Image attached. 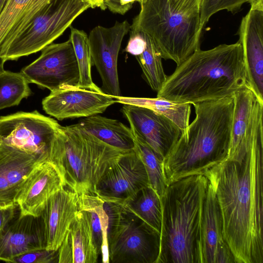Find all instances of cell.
<instances>
[{"instance_id":"obj_18","label":"cell","mask_w":263,"mask_h":263,"mask_svg":"<svg viewBox=\"0 0 263 263\" xmlns=\"http://www.w3.org/2000/svg\"><path fill=\"white\" fill-rule=\"evenodd\" d=\"M208 180L201 228L202 263H236L223 236L222 215L214 186Z\"/></svg>"},{"instance_id":"obj_2","label":"cell","mask_w":263,"mask_h":263,"mask_svg":"<svg viewBox=\"0 0 263 263\" xmlns=\"http://www.w3.org/2000/svg\"><path fill=\"white\" fill-rule=\"evenodd\" d=\"M193 105L194 120L182 132L163 160L167 186L187 176L205 175L228 156L233 96Z\"/></svg>"},{"instance_id":"obj_24","label":"cell","mask_w":263,"mask_h":263,"mask_svg":"<svg viewBox=\"0 0 263 263\" xmlns=\"http://www.w3.org/2000/svg\"><path fill=\"white\" fill-rule=\"evenodd\" d=\"M233 98L231 139L227 158L245 150L253 108L257 99L248 87L236 92Z\"/></svg>"},{"instance_id":"obj_25","label":"cell","mask_w":263,"mask_h":263,"mask_svg":"<svg viewBox=\"0 0 263 263\" xmlns=\"http://www.w3.org/2000/svg\"><path fill=\"white\" fill-rule=\"evenodd\" d=\"M104 201L97 195H78V209L84 211L90 224L93 239L102 262L109 263L107 234L108 216L104 206Z\"/></svg>"},{"instance_id":"obj_31","label":"cell","mask_w":263,"mask_h":263,"mask_svg":"<svg viewBox=\"0 0 263 263\" xmlns=\"http://www.w3.org/2000/svg\"><path fill=\"white\" fill-rule=\"evenodd\" d=\"M29 82L21 73L0 72V110L17 105L31 94Z\"/></svg>"},{"instance_id":"obj_30","label":"cell","mask_w":263,"mask_h":263,"mask_svg":"<svg viewBox=\"0 0 263 263\" xmlns=\"http://www.w3.org/2000/svg\"><path fill=\"white\" fill-rule=\"evenodd\" d=\"M134 136V149L144 166L149 185L161 198L167 187L162 168L163 160L143 140L135 135Z\"/></svg>"},{"instance_id":"obj_41","label":"cell","mask_w":263,"mask_h":263,"mask_svg":"<svg viewBox=\"0 0 263 263\" xmlns=\"http://www.w3.org/2000/svg\"><path fill=\"white\" fill-rule=\"evenodd\" d=\"M7 2V0H0V15L1 14Z\"/></svg>"},{"instance_id":"obj_8","label":"cell","mask_w":263,"mask_h":263,"mask_svg":"<svg viewBox=\"0 0 263 263\" xmlns=\"http://www.w3.org/2000/svg\"><path fill=\"white\" fill-rule=\"evenodd\" d=\"M89 8L85 0H50L1 53L2 63L41 51L61 36L79 15Z\"/></svg>"},{"instance_id":"obj_39","label":"cell","mask_w":263,"mask_h":263,"mask_svg":"<svg viewBox=\"0 0 263 263\" xmlns=\"http://www.w3.org/2000/svg\"><path fill=\"white\" fill-rule=\"evenodd\" d=\"M89 4L91 8L99 7L102 10H105L107 8L104 4V0H85Z\"/></svg>"},{"instance_id":"obj_14","label":"cell","mask_w":263,"mask_h":263,"mask_svg":"<svg viewBox=\"0 0 263 263\" xmlns=\"http://www.w3.org/2000/svg\"><path fill=\"white\" fill-rule=\"evenodd\" d=\"M122 111L133 135L146 143L162 160L182 134L172 121L150 109L123 104Z\"/></svg>"},{"instance_id":"obj_7","label":"cell","mask_w":263,"mask_h":263,"mask_svg":"<svg viewBox=\"0 0 263 263\" xmlns=\"http://www.w3.org/2000/svg\"><path fill=\"white\" fill-rule=\"evenodd\" d=\"M109 262L156 263L160 233L123 205L104 201Z\"/></svg>"},{"instance_id":"obj_37","label":"cell","mask_w":263,"mask_h":263,"mask_svg":"<svg viewBox=\"0 0 263 263\" xmlns=\"http://www.w3.org/2000/svg\"><path fill=\"white\" fill-rule=\"evenodd\" d=\"M146 0H120V14H124L132 8L133 4L135 2H138L140 6H142Z\"/></svg>"},{"instance_id":"obj_11","label":"cell","mask_w":263,"mask_h":263,"mask_svg":"<svg viewBox=\"0 0 263 263\" xmlns=\"http://www.w3.org/2000/svg\"><path fill=\"white\" fill-rule=\"evenodd\" d=\"M130 30L127 21H116L111 27H95L88 36L92 63L102 80L101 89L115 99L121 96L117 68L118 54L123 39Z\"/></svg>"},{"instance_id":"obj_17","label":"cell","mask_w":263,"mask_h":263,"mask_svg":"<svg viewBox=\"0 0 263 263\" xmlns=\"http://www.w3.org/2000/svg\"><path fill=\"white\" fill-rule=\"evenodd\" d=\"M18 211L0 233V261L9 262L27 252L46 249L41 217L23 215Z\"/></svg>"},{"instance_id":"obj_1","label":"cell","mask_w":263,"mask_h":263,"mask_svg":"<svg viewBox=\"0 0 263 263\" xmlns=\"http://www.w3.org/2000/svg\"><path fill=\"white\" fill-rule=\"evenodd\" d=\"M262 113L253 111L246 150L204 175L214 186L236 263H263Z\"/></svg>"},{"instance_id":"obj_16","label":"cell","mask_w":263,"mask_h":263,"mask_svg":"<svg viewBox=\"0 0 263 263\" xmlns=\"http://www.w3.org/2000/svg\"><path fill=\"white\" fill-rule=\"evenodd\" d=\"M237 34L248 86L263 103V11L250 9L242 18Z\"/></svg>"},{"instance_id":"obj_19","label":"cell","mask_w":263,"mask_h":263,"mask_svg":"<svg viewBox=\"0 0 263 263\" xmlns=\"http://www.w3.org/2000/svg\"><path fill=\"white\" fill-rule=\"evenodd\" d=\"M65 186L57 166L45 161L34 169L20 192L16 201L23 215L40 216L50 197Z\"/></svg>"},{"instance_id":"obj_38","label":"cell","mask_w":263,"mask_h":263,"mask_svg":"<svg viewBox=\"0 0 263 263\" xmlns=\"http://www.w3.org/2000/svg\"><path fill=\"white\" fill-rule=\"evenodd\" d=\"M104 4L112 13L120 14V0H104Z\"/></svg>"},{"instance_id":"obj_22","label":"cell","mask_w":263,"mask_h":263,"mask_svg":"<svg viewBox=\"0 0 263 263\" xmlns=\"http://www.w3.org/2000/svg\"><path fill=\"white\" fill-rule=\"evenodd\" d=\"M50 0H7L0 15V54ZM4 70L0 59V72Z\"/></svg>"},{"instance_id":"obj_29","label":"cell","mask_w":263,"mask_h":263,"mask_svg":"<svg viewBox=\"0 0 263 263\" xmlns=\"http://www.w3.org/2000/svg\"><path fill=\"white\" fill-rule=\"evenodd\" d=\"M69 40L72 44L79 66L80 81L78 87L101 90V88L93 83L91 77L92 63L87 34L83 30L71 27Z\"/></svg>"},{"instance_id":"obj_4","label":"cell","mask_w":263,"mask_h":263,"mask_svg":"<svg viewBox=\"0 0 263 263\" xmlns=\"http://www.w3.org/2000/svg\"><path fill=\"white\" fill-rule=\"evenodd\" d=\"M203 175L168 185L161 197L160 252L156 263H202L201 228L208 184Z\"/></svg>"},{"instance_id":"obj_9","label":"cell","mask_w":263,"mask_h":263,"mask_svg":"<svg viewBox=\"0 0 263 263\" xmlns=\"http://www.w3.org/2000/svg\"><path fill=\"white\" fill-rule=\"evenodd\" d=\"M61 125L37 111L0 117V142L49 160Z\"/></svg>"},{"instance_id":"obj_28","label":"cell","mask_w":263,"mask_h":263,"mask_svg":"<svg viewBox=\"0 0 263 263\" xmlns=\"http://www.w3.org/2000/svg\"><path fill=\"white\" fill-rule=\"evenodd\" d=\"M144 33L146 41V47L140 55L136 57L147 84L153 90L157 92L162 87L167 76L163 67L160 52L152 39Z\"/></svg>"},{"instance_id":"obj_20","label":"cell","mask_w":263,"mask_h":263,"mask_svg":"<svg viewBox=\"0 0 263 263\" xmlns=\"http://www.w3.org/2000/svg\"><path fill=\"white\" fill-rule=\"evenodd\" d=\"M78 195L64 186L47 200L40 216L43 222L46 249L58 250L79 211Z\"/></svg>"},{"instance_id":"obj_35","label":"cell","mask_w":263,"mask_h":263,"mask_svg":"<svg viewBox=\"0 0 263 263\" xmlns=\"http://www.w3.org/2000/svg\"><path fill=\"white\" fill-rule=\"evenodd\" d=\"M174 10L180 12H200L203 0H168Z\"/></svg>"},{"instance_id":"obj_32","label":"cell","mask_w":263,"mask_h":263,"mask_svg":"<svg viewBox=\"0 0 263 263\" xmlns=\"http://www.w3.org/2000/svg\"><path fill=\"white\" fill-rule=\"evenodd\" d=\"M248 2L249 0H203L200 12L202 26L204 27L210 17L216 13L226 10L234 14Z\"/></svg>"},{"instance_id":"obj_33","label":"cell","mask_w":263,"mask_h":263,"mask_svg":"<svg viewBox=\"0 0 263 263\" xmlns=\"http://www.w3.org/2000/svg\"><path fill=\"white\" fill-rule=\"evenodd\" d=\"M58 250L42 249L33 250L13 258L9 262L58 263Z\"/></svg>"},{"instance_id":"obj_27","label":"cell","mask_w":263,"mask_h":263,"mask_svg":"<svg viewBox=\"0 0 263 263\" xmlns=\"http://www.w3.org/2000/svg\"><path fill=\"white\" fill-rule=\"evenodd\" d=\"M120 204L132 211L160 233L162 221L161 199L149 185L144 187L133 197Z\"/></svg>"},{"instance_id":"obj_40","label":"cell","mask_w":263,"mask_h":263,"mask_svg":"<svg viewBox=\"0 0 263 263\" xmlns=\"http://www.w3.org/2000/svg\"><path fill=\"white\" fill-rule=\"evenodd\" d=\"M250 9L263 11V0H249Z\"/></svg>"},{"instance_id":"obj_13","label":"cell","mask_w":263,"mask_h":263,"mask_svg":"<svg viewBox=\"0 0 263 263\" xmlns=\"http://www.w3.org/2000/svg\"><path fill=\"white\" fill-rule=\"evenodd\" d=\"M116 103L102 89L70 87L51 91L42 101L44 110L59 120L88 117L104 112Z\"/></svg>"},{"instance_id":"obj_5","label":"cell","mask_w":263,"mask_h":263,"mask_svg":"<svg viewBox=\"0 0 263 263\" xmlns=\"http://www.w3.org/2000/svg\"><path fill=\"white\" fill-rule=\"evenodd\" d=\"M127 152L104 143L76 124L61 126L49 160L66 187L78 195H96L100 179Z\"/></svg>"},{"instance_id":"obj_15","label":"cell","mask_w":263,"mask_h":263,"mask_svg":"<svg viewBox=\"0 0 263 263\" xmlns=\"http://www.w3.org/2000/svg\"><path fill=\"white\" fill-rule=\"evenodd\" d=\"M46 158L0 142V209L17 205V197L28 178Z\"/></svg>"},{"instance_id":"obj_34","label":"cell","mask_w":263,"mask_h":263,"mask_svg":"<svg viewBox=\"0 0 263 263\" xmlns=\"http://www.w3.org/2000/svg\"><path fill=\"white\" fill-rule=\"evenodd\" d=\"M130 36L124 51L136 57L140 55L146 47L144 33L130 30Z\"/></svg>"},{"instance_id":"obj_12","label":"cell","mask_w":263,"mask_h":263,"mask_svg":"<svg viewBox=\"0 0 263 263\" xmlns=\"http://www.w3.org/2000/svg\"><path fill=\"white\" fill-rule=\"evenodd\" d=\"M148 185L144 166L133 149L107 170L97 184L96 195L104 201L122 204Z\"/></svg>"},{"instance_id":"obj_3","label":"cell","mask_w":263,"mask_h":263,"mask_svg":"<svg viewBox=\"0 0 263 263\" xmlns=\"http://www.w3.org/2000/svg\"><path fill=\"white\" fill-rule=\"evenodd\" d=\"M248 87L238 41L195 51L167 76L157 97L191 104L232 96Z\"/></svg>"},{"instance_id":"obj_23","label":"cell","mask_w":263,"mask_h":263,"mask_svg":"<svg viewBox=\"0 0 263 263\" xmlns=\"http://www.w3.org/2000/svg\"><path fill=\"white\" fill-rule=\"evenodd\" d=\"M77 124L112 147L123 151L134 149V136L132 129L117 120L97 115L85 117Z\"/></svg>"},{"instance_id":"obj_10","label":"cell","mask_w":263,"mask_h":263,"mask_svg":"<svg viewBox=\"0 0 263 263\" xmlns=\"http://www.w3.org/2000/svg\"><path fill=\"white\" fill-rule=\"evenodd\" d=\"M41 51V55L20 72L29 83L50 91L78 86L79 66L69 39L61 43H51Z\"/></svg>"},{"instance_id":"obj_6","label":"cell","mask_w":263,"mask_h":263,"mask_svg":"<svg viewBox=\"0 0 263 263\" xmlns=\"http://www.w3.org/2000/svg\"><path fill=\"white\" fill-rule=\"evenodd\" d=\"M203 28L200 12L176 11L168 0H146L130 25L131 30L148 35L162 59L177 66L200 48Z\"/></svg>"},{"instance_id":"obj_26","label":"cell","mask_w":263,"mask_h":263,"mask_svg":"<svg viewBox=\"0 0 263 263\" xmlns=\"http://www.w3.org/2000/svg\"><path fill=\"white\" fill-rule=\"evenodd\" d=\"M116 103L133 105L150 109L168 118L183 132L189 126L191 104L171 101L162 97L155 98L117 97Z\"/></svg>"},{"instance_id":"obj_36","label":"cell","mask_w":263,"mask_h":263,"mask_svg":"<svg viewBox=\"0 0 263 263\" xmlns=\"http://www.w3.org/2000/svg\"><path fill=\"white\" fill-rule=\"evenodd\" d=\"M18 211L17 205L6 209H0V233L7 223L13 218Z\"/></svg>"},{"instance_id":"obj_21","label":"cell","mask_w":263,"mask_h":263,"mask_svg":"<svg viewBox=\"0 0 263 263\" xmlns=\"http://www.w3.org/2000/svg\"><path fill=\"white\" fill-rule=\"evenodd\" d=\"M58 263H96V249L87 217L78 211L58 249Z\"/></svg>"}]
</instances>
